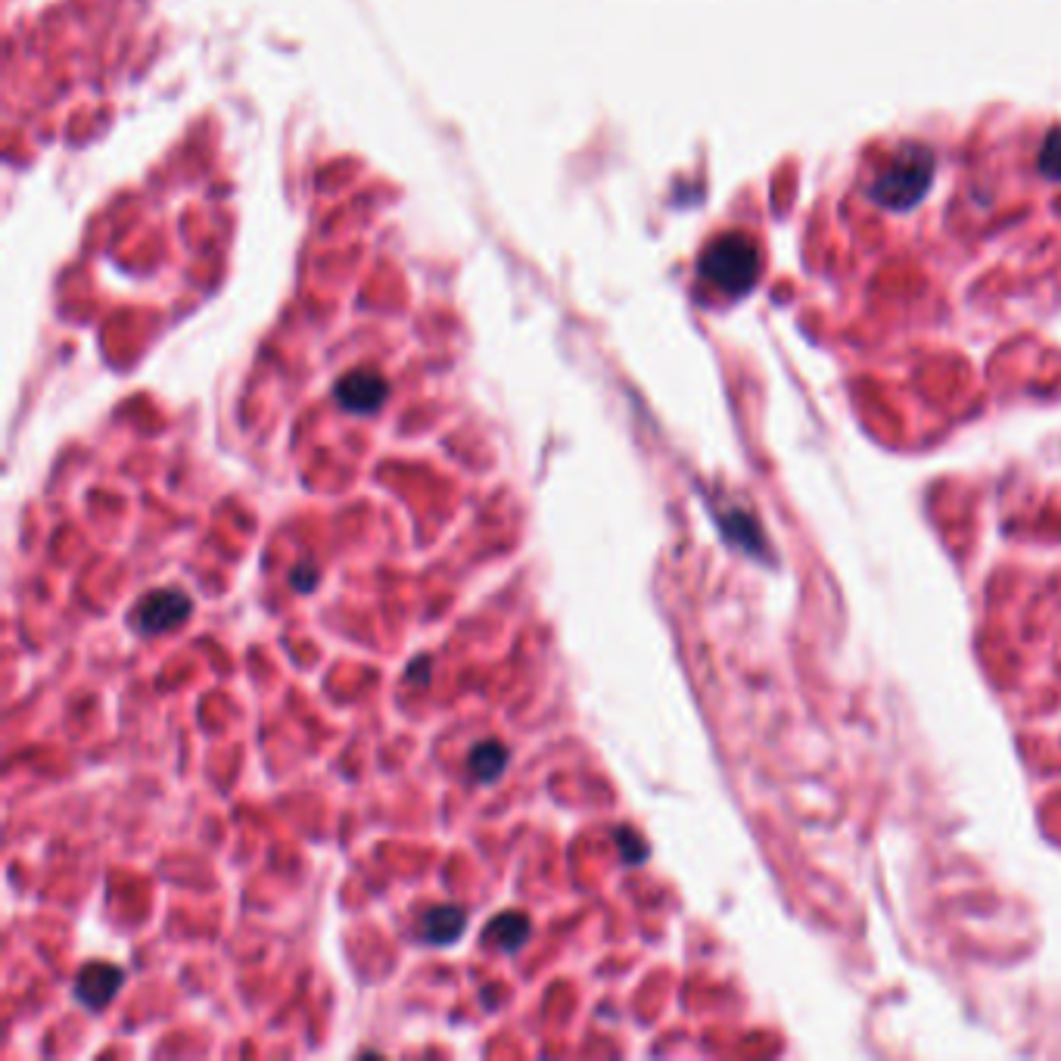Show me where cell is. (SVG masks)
<instances>
[{"instance_id": "cell-3", "label": "cell", "mask_w": 1061, "mask_h": 1061, "mask_svg": "<svg viewBox=\"0 0 1061 1061\" xmlns=\"http://www.w3.org/2000/svg\"><path fill=\"white\" fill-rule=\"evenodd\" d=\"M193 611V601L178 592V589H159V592H149L147 597L137 601L134 607V629L141 635H163L178 629L185 623L187 616Z\"/></svg>"}, {"instance_id": "cell-5", "label": "cell", "mask_w": 1061, "mask_h": 1061, "mask_svg": "<svg viewBox=\"0 0 1061 1061\" xmlns=\"http://www.w3.org/2000/svg\"><path fill=\"white\" fill-rule=\"evenodd\" d=\"M122 978H125L122 969L107 965V962L85 965V969L78 971V981H75V996L81 999V1006L88 1008L110 1006V999L122 987Z\"/></svg>"}, {"instance_id": "cell-11", "label": "cell", "mask_w": 1061, "mask_h": 1061, "mask_svg": "<svg viewBox=\"0 0 1061 1061\" xmlns=\"http://www.w3.org/2000/svg\"><path fill=\"white\" fill-rule=\"evenodd\" d=\"M293 585H297L299 592H312L315 589V582H317V573L312 570V567H299V570H293Z\"/></svg>"}, {"instance_id": "cell-1", "label": "cell", "mask_w": 1061, "mask_h": 1061, "mask_svg": "<svg viewBox=\"0 0 1061 1061\" xmlns=\"http://www.w3.org/2000/svg\"><path fill=\"white\" fill-rule=\"evenodd\" d=\"M701 271L710 283H716L726 293H745L753 287L757 271H760V256L757 246L741 237V234H728L710 246L701 259Z\"/></svg>"}, {"instance_id": "cell-4", "label": "cell", "mask_w": 1061, "mask_h": 1061, "mask_svg": "<svg viewBox=\"0 0 1061 1061\" xmlns=\"http://www.w3.org/2000/svg\"><path fill=\"white\" fill-rule=\"evenodd\" d=\"M334 392L336 402L346 411H353V414H371V411H377L387 402L390 387H387V380L380 373L353 371L349 377H343L336 383Z\"/></svg>"}, {"instance_id": "cell-10", "label": "cell", "mask_w": 1061, "mask_h": 1061, "mask_svg": "<svg viewBox=\"0 0 1061 1061\" xmlns=\"http://www.w3.org/2000/svg\"><path fill=\"white\" fill-rule=\"evenodd\" d=\"M616 838H619V850H623L626 862H638V859L645 857V847L635 844L633 831H616Z\"/></svg>"}, {"instance_id": "cell-2", "label": "cell", "mask_w": 1061, "mask_h": 1061, "mask_svg": "<svg viewBox=\"0 0 1061 1061\" xmlns=\"http://www.w3.org/2000/svg\"><path fill=\"white\" fill-rule=\"evenodd\" d=\"M931 175L934 159L928 149H903L881 171V178L875 181V197L881 203L894 205V209H906V205H913L915 200L925 197V190L931 185Z\"/></svg>"}, {"instance_id": "cell-8", "label": "cell", "mask_w": 1061, "mask_h": 1061, "mask_svg": "<svg viewBox=\"0 0 1061 1061\" xmlns=\"http://www.w3.org/2000/svg\"><path fill=\"white\" fill-rule=\"evenodd\" d=\"M507 757L511 753H507L504 745H499V741H483V745H477L470 750L467 763H470V772L477 775V782L489 784L502 775L504 766H507Z\"/></svg>"}, {"instance_id": "cell-9", "label": "cell", "mask_w": 1061, "mask_h": 1061, "mask_svg": "<svg viewBox=\"0 0 1061 1061\" xmlns=\"http://www.w3.org/2000/svg\"><path fill=\"white\" fill-rule=\"evenodd\" d=\"M1043 168L1049 175H1059L1061 178V129L1049 134L1043 147Z\"/></svg>"}, {"instance_id": "cell-7", "label": "cell", "mask_w": 1061, "mask_h": 1061, "mask_svg": "<svg viewBox=\"0 0 1061 1061\" xmlns=\"http://www.w3.org/2000/svg\"><path fill=\"white\" fill-rule=\"evenodd\" d=\"M485 943L502 952H517L529 937V918L521 913H504L485 925Z\"/></svg>"}, {"instance_id": "cell-6", "label": "cell", "mask_w": 1061, "mask_h": 1061, "mask_svg": "<svg viewBox=\"0 0 1061 1061\" xmlns=\"http://www.w3.org/2000/svg\"><path fill=\"white\" fill-rule=\"evenodd\" d=\"M465 925L467 918L458 906H433L424 915V922H421V934L433 947H446V943H455L461 937Z\"/></svg>"}]
</instances>
